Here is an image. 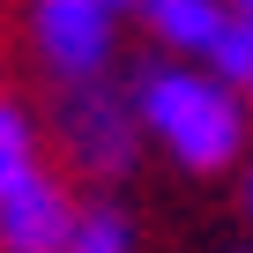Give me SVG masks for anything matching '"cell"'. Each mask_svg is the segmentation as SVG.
Here are the masks:
<instances>
[{
	"mask_svg": "<svg viewBox=\"0 0 253 253\" xmlns=\"http://www.w3.org/2000/svg\"><path fill=\"white\" fill-rule=\"evenodd\" d=\"M126 97H134L142 134H149L171 164H186V171H223V164L246 157L253 112H246V97H238L231 82H216L209 67L157 60V67L134 75V89H126Z\"/></svg>",
	"mask_w": 253,
	"mask_h": 253,
	"instance_id": "obj_1",
	"label": "cell"
},
{
	"mask_svg": "<svg viewBox=\"0 0 253 253\" xmlns=\"http://www.w3.org/2000/svg\"><path fill=\"white\" fill-rule=\"evenodd\" d=\"M75 231V201L60 179L30 171L23 186L0 194V253H60Z\"/></svg>",
	"mask_w": 253,
	"mask_h": 253,
	"instance_id": "obj_4",
	"label": "cell"
},
{
	"mask_svg": "<svg viewBox=\"0 0 253 253\" xmlns=\"http://www.w3.org/2000/svg\"><path fill=\"white\" fill-rule=\"evenodd\" d=\"M119 15L104 0H30V45L60 82H97L112 67Z\"/></svg>",
	"mask_w": 253,
	"mask_h": 253,
	"instance_id": "obj_3",
	"label": "cell"
},
{
	"mask_svg": "<svg viewBox=\"0 0 253 253\" xmlns=\"http://www.w3.org/2000/svg\"><path fill=\"white\" fill-rule=\"evenodd\" d=\"M30 171H38V126H30V112H23V104L0 97V194L23 186Z\"/></svg>",
	"mask_w": 253,
	"mask_h": 253,
	"instance_id": "obj_8",
	"label": "cell"
},
{
	"mask_svg": "<svg viewBox=\"0 0 253 253\" xmlns=\"http://www.w3.org/2000/svg\"><path fill=\"white\" fill-rule=\"evenodd\" d=\"M60 253H134V223H126V209L97 201V209H75V231Z\"/></svg>",
	"mask_w": 253,
	"mask_h": 253,
	"instance_id": "obj_6",
	"label": "cell"
},
{
	"mask_svg": "<svg viewBox=\"0 0 253 253\" xmlns=\"http://www.w3.org/2000/svg\"><path fill=\"white\" fill-rule=\"evenodd\" d=\"M231 8H246V15H253V0H231Z\"/></svg>",
	"mask_w": 253,
	"mask_h": 253,
	"instance_id": "obj_11",
	"label": "cell"
},
{
	"mask_svg": "<svg viewBox=\"0 0 253 253\" xmlns=\"http://www.w3.org/2000/svg\"><path fill=\"white\" fill-rule=\"evenodd\" d=\"M134 15L149 23V38H157L164 52H179V60H201V52L216 45V30L231 23V0H142Z\"/></svg>",
	"mask_w": 253,
	"mask_h": 253,
	"instance_id": "obj_5",
	"label": "cell"
},
{
	"mask_svg": "<svg viewBox=\"0 0 253 253\" xmlns=\"http://www.w3.org/2000/svg\"><path fill=\"white\" fill-rule=\"evenodd\" d=\"M104 8H112V15H126V8H142V0H104Z\"/></svg>",
	"mask_w": 253,
	"mask_h": 253,
	"instance_id": "obj_9",
	"label": "cell"
},
{
	"mask_svg": "<svg viewBox=\"0 0 253 253\" xmlns=\"http://www.w3.org/2000/svg\"><path fill=\"white\" fill-rule=\"evenodd\" d=\"M246 104H253V82H246Z\"/></svg>",
	"mask_w": 253,
	"mask_h": 253,
	"instance_id": "obj_12",
	"label": "cell"
},
{
	"mask_svg": "<svg viewBox=\"0 0 253 253\" xmlns=\"http://www.w3.org/2000/svg\"><path fill=\"white\" fill-rule=\"evenodd\" d=\"M201 67L216 75V82H231V89H246L253 82V15L246 8H231V23L216 30V45L201 52Z\"/></svg>",
	"mask_w": 253,
	"mask_h": 253,
	"instance_id": "obj_7",
	"label": "cell"
},
{
	"mask_svg": "<svg viewBox=\"0 0 253 253\" xmlns=\"http://www.w3.org/2000/svg\"><path fill=\"white\" fill-rule=\"evenodd\" d=\"M52 134H60V149H67L75 171L126 179V171H134V149H142V119H134V97L97 75V82H60Z\"/></svg>",
	"mask_w": 253,
	"mask_h": 253,
	"instance_id": "obj_2",
	"label": "cell"
},
{
	"mask_svg": "<svg viewBox=\"0 0 253 253\" xmlns=\"http://www.w3.org/2000/svg\"><path fill=\"white\" fill-rule=\"evenodd\" d=\"M246 223H253V171H246Z\"/></svg>",
	"mask_w": 253,
	"mask_h": 253,
	"instance_id": "obj_10",
	"label": "cell"
}]
</instances>
